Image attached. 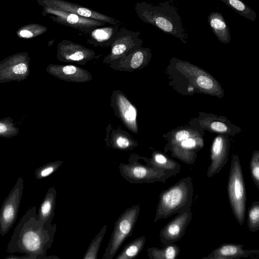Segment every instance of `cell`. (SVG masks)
Returning a JSON list of instances; mask_svg holds the SVG:
<instances>
[{"instance_id": "9c48e42d", "label": "cell", "mask_w": 259, "mask_h": 259, "mask_svg": "<svg viewBox=\"0 0 259 259\" xmlns=\"http://www.w3.org/2000/svg\"><path fill=\"white\" fill-rule=\"evenodd\" d=\"M140 32L127 28H118L115 38L111 45V52L104 62L112 63L134 50L142 47L143 40L140 38Z\"/></svg>"}, {"instance_id": "7402d4cb", "label": "cell", "mask_w": 259, "mask_h": 259, "mask_svg": "<svg viewBox=\"0 0 259 259\" xmlns=\"http://www.w3.org/2000/svg\"><path fill=\"white\" fill-rule=\"evenodd\" d=\"M57 191L53 186L47 191L37 213L38 220L44 224H51L55 214Z\"/></svg>"}, {"instance_id": "d590c367", "label": "cell", "mask_w": 259, "mask_h": 259, "mask_svg": "<svg viewBox=\"0 0 259 259\" xmlns=\"http://www.w3.org/2000/svg\"><path fill=\"white\" fill-rule=\"evenodd\" d=\"M8 130L7 126L2 123H0V133L6 132Z\"/></svg>"}, {"instance_id": "d6986e66", "label": "cell", "mask_w": 259, "mask_h": 259, "mask_svg": "<svg viewBox=\"0 0 259 259\" xmlns=\"http://www.w3.org/2000/svg\"><path fill=\"white\" fill-rule=\"evenodd\" d=\"M151 56V51L149 48L141 47L111 64L119 65L121 68H124L128 65L125 70H134L140 68L147 63L150 59Z\"/></svg>"}, {"instance_id": "836d02e7", "label": "cell", "mask_w": 259, "mask_h": 259, "mask_svg": "<svg viewBox=\"0 0 259 259\" xmlns=\"http://www.w3.org/2000/svg\"><path fill=\"white\" fill-rule=\"evenodd\" d=\"M250 175L255 186L259 189V151H254L249 163Z\"/></svg>"}, {"instance_id": "52a82bcc", "label": "cell", "mask_w": 259, "mask_h": 259, "mask_svg": "<svg viewBox=\"0 0 259 259\" xmlns=\"http://www.w3.org/2000/svg\"><path fill=\"white\" fill-rule=\"evenodd\" d=\"M44 16L48 17L53 21L76 29L84 34H88L97 27L109 24L105 21L80 16L77 14L60 11L49 7H42Z\"/></svg>"}, {"instance_id": "e575fe53", "label": "cell", "mask_w": 259, "mask_h": 259, "mask_svg": "<svg viewBox=\"0 0 259 259\" xmlns=\"http://www.w3.org/2000/svg\"><path fill=\"white\" fill-rule=\"evenodd\" d=\"M27 70V67L25 64L20 63L14 67L13 71L16 74H22L25 73Z\"/></svg>"}, {"instance_id": "6da1fadb", "label": "cell", "mask_w": 259, "mask_h": 259, "mask_svg": "<svg viewBox=\"0 0 259 259\" xmlns=\"http://www.w3.org/2000/svg\"><path fill=\"white\" fill-rule=\"evenodd\" d=\"M56 228L55 224L40 222L36 206H32L27 210L15 228L7 245L8 253L19 252L25 255H10L6 258H59L55 255L46 256L48 249L52 246Z\"/></svg>"}, {"instance_id": "603a6c76", "label": "cell", "mask_w": 259, "mask_h": 259, "mask_svg": "<svg viewBox=\"0 0 259 259\" xmlns=\"http://www.w3.org/2000/svg\"><path fill=\"white\" fill-rule=\"evenodd\" d=\"M141 159L144 160L149 166L154 167L166 171H172L179 174L181 165L175 160L169 158L166 154L157 151H154L151 158L141 156Z\"/></svg>"}, {"instance_id": "4fadbf2b", "label": "cell", "mask_w": 259, "mask_h": 259, "mask_svg": "<svg viewBox=\"0 0 259 259\" xmlns=\"http://www.w3.org/2000/svg\"><path fill=\"white\" fill-rule=\"evenodd\" d=\"M230 148L229 140L227 135L222 134L213 140L210 149V164L207 176L210 178L219 173L227 163Z\"/></svg>"}, {"instance_id": "484cf974", "label": "cell", "mask_w": 259, "mask_h": 259, "mask_svg": "<svg viewBox=\"0 0 259 259\" xmlns=\"http://www.w3.org/2000/svg\"><path fill=\"white\" fill-rule=\"evenodd\" d=\"M107 144L109 147L121 150H132L138 146L128 135L119 133L112 135L107 141Z\"/></svg>"}, {"instance_id": "f546056e", "label": "cell", "mask_w": 259, "mask_h": 259, "mask_svg": "<svg viewBox=\"0 0 259 259\" xmlns=\"http://www.w3.org/2000/svg\"><path fill=\"white\" fill-rule=\"evenodd\" d=\"M107 227L104 225L90 243L82 259H97L100 246L107 231Z\"/></svg>"}, {"instance_id": "7a4b0ae2", "label": "cell", "mask_w": 259, "mask_h": 259, "mask_svg": "<svg viewBox=\"0 0 259 259\" xmlns=\"http://www.w3.org/2000/svg\"><path fill=\"white\" fill-rule=\"evenodd\" d=\"M136 13L143 22L151 24L163 32L171 34L186 43L188 35L177 9L170 1L154 5L146 2H137Z\"/></svg>"}, {"instance_id": "9a60e30c", "label": "cell", "mask_w": 259, "mask_h": 259, "mask_svg": "<svg viewBox=\"0 0 259 259\" xmlns=\"http://www.w3.org/2000/svg\"><path fill=\"white\" fill-rule=\"evenodd\" d=\"M203 146V140L201 136L183 140L170 146L166 151L171 152V156L179 159L188 164L194 163L197 152Z\"/></svg>"}, {"instance_id": "e0dca14e", "label": "cell", "mask_w": 259, "mask_h": 259, "mask_svg": "<svg viewBox=\"0 0 259 259\" xmlns=\"http://www.w3.org/2000/svg\"><path fill=\"white\" fill-rule=\"evenodd\" d=\"M258 253V249H243L242 244L226 243L221 244L202 259H238Z\"/></svg>"}, {"instance_id": "83f0119b", "label": "cell", "mask_w": 259, "mask_h": 259, "mask_svg": "<svg viewBox=\"0 0 259 259\" xmlns=\"http://www.w3.org/2000/svg\"><path fill=\"white\" fill-rule=\"evenodd\" d=\"M227 6L233 10L240 16L246 19L254 21L256 14L251 8L245 4L242 0H220Z\"/></svg>"}, {"instance_id": "ffe728a7", "label": "cell", "mask_w": 259, "mask_h": 259, "mask_svg": "<svg viewBox=\"0 0 259 259\" xmlns=\"http://www.w3.org/2000/svg\"><path fill=\"white\" fill-rule=\"evenodd\" d=\"M54 74L66 81L84 82L92 79V76L87 70L72 65L54 66Z\"/></svg>"}, {"instance_id": "cb8c5ba5", "label": "cell", "mask_w": 259, "mask_h": 259, "mask_svg": "<svg viewBox=\"0 0 259 259\" xmlns=\"http://www.w3.org/2000/svg\"><path fill=\"white\" fill-rule=\"evenodd\" d=\"M162 248L152 247L147 249L150 259H175L180 252V249L175 243L164 245Z\"/></svg>"}, {"instance_id": "5bb4252c", "label": "cell", "mask_w": 259, "mask_h": 259, "mask_svg": "<svg viewBox=\"0 0 259 259\" xmlns=\"http://www.w3.org/2000/svg\"><path fill=\"white\" fill-rule=\"evenodd\" d=\"M95 52L69 40H63L58 45V57L65 62H76L83 64L94 58Z\"/></svg>"}, {"instance_id": "2e32d148", "label": "cell", "mask_w": 259, "mask_h": 259, "mask_svg": "<svg viewBox=\"0 0 259 259\" xmlns=\"http://www.w3.org/2000/svg\"><path fill=\"white\" fill-rule=\"evenodd\" d=\"M113 95L112 105L116 113L130 131L138 133L137 110L122 94L115 92Z\"/></svg>"}, {"instance_id": "8fae6325", "label": "cell", "mask_w": 259, "mask_h": 259, "mask_svg": "<svg viewBox=\"0 0 259 259\" xmlns=\"http://www.w3.org/2000/svg\"><path fill=\"white\" fill-rule=\"evenodd\" d=\"M42 7H49L74 13L80 16L105 21L110 25L120 24V21L93 9L65 0H37Z\"/></svg>"}, {"instance_id": "44dd1931", "label": "cell", "mask_w": 259, "mask_h": 259, "mask_svg": "<svg viewBox=\"0 0 259 259\" xmlns=\"http://www.w3.org/2000/svg\"><path fill=\"white\" fill-rule=\"evenodd\" d=\"M208 23L219 40L224 44H228L231 41V32L229 26L221 13H211L208 17Z\"/></svg>"}, {"instance_id": "4316f807", "label": "cell", "mask_w": 259, "mask_h": 259, "mask_svg": "<svg viewBox=\"0 0 259 259\" xmlns=\"http://www.w3.org/2000/svg\"><path fill=\"white\" fill-rule=\"evenodd\" d=\"M200 122L203 126L215 133L228 135L231 134L232 132L231 124L219 117L208 116L201 120Z\"/></svg>"}, {"instance_id": "8992f818", "label": "cell", "mask_w": 259, "mask_h": 259, "mask_svg": "<svg viewBox=\"0 0 259 259\" xmlns=\"http://www.w3.org/2000/svg\"><path fill=\"white\" fill-rule=\"evenodd\" d=\"M140 210V206L135 205L126 209L119 215L115 222L103 259H113L125 240L132 235Z\"/></svg>"}, {"instance_id": "ac0fdd59", "label": "cell", "mask_w": 259, "mask_h": 259, "mask_svg": "<svg viewBox=\"0 0 259 259\" xmlns=\"http://www.w3.org/2000/svg\"><path fill=\"white\" fill-rule=\"evenodd\" d=\"M120 24L97 27L87 34V42L94 46H111Z\"/></svg>"}, {"instance_id": "ba28073f", "label": "cell", "mask_w": 259, "mask_h": 259, "mask_svg": "<svg viewBox=\"0 0 259 259\" xmlns=\"http://www.w3.org/2000/svg\"><path fill=\"white\" fill-rule=\"evenodd\" d=\"M24 181L19 177L0 209V234L6 235L15 224L24 189Z\"/></svg>"}, {"instance_id": "d4e9b609", "label": "cell", "mask_w": 259, "mask_h": 259, "mask_svg": "<svg viewBox=\"0 0 259 259\" xmlns=\"http://www.w3.org/2000/svg\"><path fill=\"white\" fill-rule=\"evenodd\" d=\"M146 242L144 236L139 237L126 244L116 259H133L136 258L142 251Z\"/></svg>"}, {"instance_id": "7c38bea8", "label": "cell", "mask_w": 259, "mask_h": 259, "mask_svg": "<svg viewBox=\"0 0 259 259\" xmlns=\"http://www.w3.org/2000/svg\"><path fill=\"white\" fill-rule=\"evenodd\" d=\"M191 220V207L178 213L160 230L159 237L161 242L166 245L179 241L185 235Z\"/></svg>"}, {"instance_id": "d6a6232c", "label": "cell", "mask_w": 259, "mask_h": 259, "mask_svg": "<svg viewBox=\"0 0 259 259\" xmlns=\"http://www.w3.org/2000/svg\"><path fill=\"white\" fill-rule=\"evenodd\" d=\"M63 163L62 161H55L49 162L37 168L34 172L35 177L37 180L46 178L56 171Z\"/></svg>"}, {"instance_id": "30bf717a", "label": "cell", "mask_w": 259, "mask_h": 259, "mask_svg": "<svg viewBox=\"0 0 259 259\" xmlns=\"http://www.w3.org/2000/svg\"><path fill=\"white\" fill-rule=\"evenodd\" d=\"M180 71L190 79L200 91L213 95L222 96L223 91L219 83L210 74L188 62L179 61L176 63Z\"/></svg>"}, {"instance_id": "5b68a950", "label": "cell", "mask_w": 259, "mask_h": 259, "mask_svg": "<svg viewBox=\"0 0 259 259\" xmlns=\"http://www.w3.org/2000/svg\"><path fill=\"white\" fill-rule=\"evenodd\" d=\"M141 156L130 154L127 164H119L118 168L121 176L131 184L154 183L156 182L166 183V180L177 174L151 167L139 162Z\"/></svg>"}, {"instance_id": "277c9868", "label": "cell", "mask_w": 259, "mask_h": 259, "mask_svg": "<svg viewBox=\"0 0 259 259\" xmlns=\"http://www.w3.org/2000/svg\"><path fill=\"white\" fill-rule=\"evenodd\" d=\"M229 203L234 216L240 226L245 217L246 196L242 170L239 157L233 155L227 185Z\"/></svg>"}, {"instance_id": "f1b7e54d", "label": "cell", "mask_w": 259, "mask_h": 259, "mask_svg": "<svg viewBox=\"0 0 259 259\" xmlns=\"http://www.w3.org/2000/svg\"><path fill=\"white\" fill-rule=\"evenodd\" d=\"M200 136L197 132L189 128H182L172 133L167 138L168 143L164 149L165 153L170 146L189 138Z\"/></svg>"}, {"instance_id": "1f68e13d", "label": "cell", "mask_w": 259, "mask_h": 259, "mask_svg": "<svg viewBox=\"0 0 259 259\" xmlns=\"http://www.w3.org/2000/svg\"><path fill=\"white\" fill-rule=\"evenodd\" d=\"M247 226L251 232L259 230V201H254L248 209Z\"/></svg>"}, {"instance_id": "3957f363", "label": "cell", "mask_w": 259, "mask_h": 259, "mask_svg": "<svg viewBox=\"0 0 259 259\" xmlns=\"http://www.w3.org/2000/svg\"><path fill=\"white\" fill-rule=\"evenodd\" d=\"M193 193V183L190 177L181 179L162 191L159 194L154 222L191 207Z\"/></svg>"}, {"instance_id": "4dcf8cb0", "label": "cell", "mask_w": 259, "mask_h": 259, "mask_svg": "<svg viewBox=\"0 0 259 259\" xmlns=\"http://www.w3.org/2000/svg\"><path fill=\"white\" fill-rule=\"evenodd\" d=\"M48 28L38 24H29L19 29L17 34L19 37L30 38L38 36L47 31Z\"/></svg>"}]
</instances>
